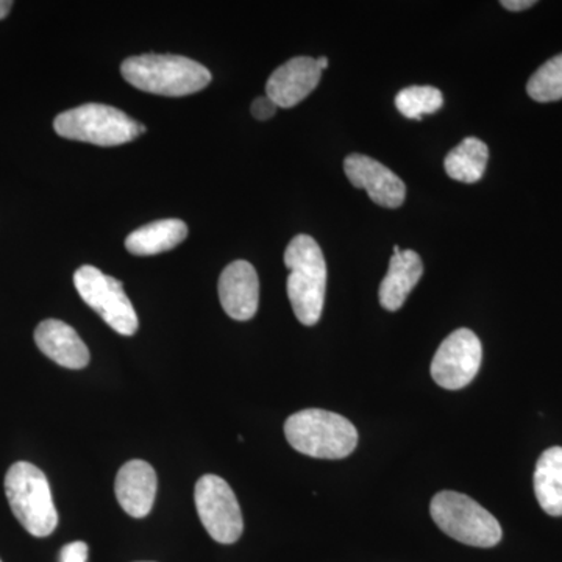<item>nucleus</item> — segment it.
<instances>
[{
  "label": "nucleus",
  "mask_w": 562,
  "mask_h": 562,
  "mask_svg": "<svg viewBox=\"0 0 562 562\" xmlns=\"http://www.w3.org/2000/svg\"><path fill=\"white\" fill-rule=\"evenodd\" d=\"M121 74L132 87L150 94L183 98L205 90L211 72L201 63L180 55L144 54L127 58Z\"/></svg>",
  "instance_id": "obj_1"
},
{
  "label": "nucleus",
  "mask_w": 562,
  "mask_h": 562,
  "mask_svg": "<svg viewBox=\"0 0 562 562\" xmlns=\"http://www.w3.org/2000/svg\"><path fill=\"white\" fill-rule=\"evenodd\" d=\"M290 269L286 290L295 317L306 327L319 322L327 291V262L319 244L308 235H299L284 251Z\"/></svg>",
  "instance_id": "obj_2"
},
{
  "label": "nucleus",
  "mask_w": 562,
  "mask_h": 562,
  "mask_svg": "<svg viewBox=\"0 0 562 562\" xmlns=\"http://www.w3.org/2000/svg\"><path fill=\"white\" fill-rule=\"evenodd\" d=\"M292 449L317 460H342L358 446L355 425L341 414L325 409H303L284 424Z\"/></svg>",
  "instance_id": "obj_3"
},
{
  "label": "nucleus",
  "mask_w": 562,
  "mask_h": 562,
  "mask_svg": "<svg viewBox=\"0 0 562 562\" xmlns=\"http://www.w3.org/2000/svg\"><path fill=\"white\" fill-rule=\"evenodd\" d=\"M7 501L18 522L35 538H46L58 525V513L52 501L49 482L31 462L11 465L5 476Z\"/></svg>",
  "instance_id": "obj_4"
},
{
  "label": "nucleus",
  "mask_w": 562,
  "mask_h": 562,
  "mask_svg": "<svg viewBox=\"0 0 562 562\" xmlns=\"http://www.w3.org/2000/svg\"><path fill=\"white\" fill-rule=\"evenodd\" d=\"M54 128L61 138L101 147L121 146L147 132L143 124L133 121L124 111L103 103H85L58 114Z\"/></svg>",
  "instance_id": "obj_5"
},
{
  "label": "nucleus",
  "mask_w": 562,
  "mask_h": 562,
  "mask_svg": "<svg viewBox=\"0 0 562 562\" xmlns=\"http://www.w3.org/2000/svg\"><path fill=\"white\" fill-rule=\"evenodd\" d=\"M432 520L447 536L465 546L491 549L502 541L501 524L487 509L460 492L443 491L432 497Z\"/></svg>",
  "instance_id": "obj_6"
},
{
  "label": "nucleus",
  "mask_w": 562,
  "mask_h": 562,
  "mask_svg": "<svg viewBox=\"0 0 562 562\" xmlns=\"http://www.w3.org/2000/svg\"><path fill=\"white\" fill-rule=\"evenodd\" d=\"M74 284L83 302L114 331L124 336H133L138 331V314L120 280L105 276L94 266H81L74 273Z\"/></svg>",
  "instance_id": "obj_7"
},
{
  "label": "nucleus",
  "mask_w": 562,
  "mask_h": 562,
  "mask_svg": "<svg viewBox=\"0 0 562 562\" xmlns=\"http://www.w3.org/2000/svg\"><path fill=\"white\" fill-rule=\"evenodd\" d=\"M195 509L211 538L225 546L239 541L244 530L243 513L235 492L224 479L203 475L195 483Z\"/></svg>",
  "instance_id": "obj_8"
},
{
  "label": "nucleus",
  "mask_w": 562,
  "mask_h": 562,
  "mask_svg": "<svg viewBox=\"0 0 562 562\" xmlns=\"http://www.w3.org/2000/svg\"><path fill=\"white\" fill-rule=\"evenodd\" d=\"M483 360L479 336L460 328L447 336L431 361V376L443 390L458 391L475 379Z\"/></svg>",
  "instance_id": "obj_9"
},
{
  "label": "nucleus",
  "mask_w": 562,
  "mask_h": 562,
  "mask_svg": "<svg viewBox=\"0 0 562 562\" xmlns=\"http://www.w3.org/2000/svg\"><path fill=\"white\" fill-rule=\"evenodd\" d=\"M344 171L355 188L368 191L369 198L384 209H398L406 198V187L382 162L368 155H349L344 161Z\"/></svg>",
  "instance_id": "obj_10"
},
{
  "label": "nucleus",
  "mask_w": 562,
  "mask_h": 562,
  "mask_svg": "<svg viewBox=\"0 0 562 562\" xmlns=\"http://www.w3.org/2000/svg\"><path fill=\"white\" fill-rule=\"evenodd\" d=\"M321 76L316 58H291L273 70L266 83V95L280 109H292L316 90Z\"/></svg>",
  "instance_id": "obj_11"
},
{
  "label": "nucleus",
  "mask_w": 562,
  "mask_h": 562,
  "mask_svg": "<svg viewBox=\"0 0 562 562\" xmlns=\"http://www.w3.org/2000/svg\"><path fill=\"white\" fill-rule=\"evenodd\" d=\"M220 301L235 321H250L260 303V280L249 261H233L220 277Z\"/></svg>",
  "instance_id": "obj_12"
},
{
  "label": "nucleus",
  "mask_w": 562,
  "mask_h": 562,
  "mask_svg": "<svg viewBox=\"0 0 562 562\" xmlns=\"http://www.w3.org/2000/svg\"><path fill=\"white\" fill-rule=\"evenodd\" d=\"M158 480L149 462L133 460L117 472L114 492L121 508L135 519L149 516L157 497Z\"/></svg>",
  "instance_id": "obj_13"
},
{
  "label": "nucleus",
  "mask_w": 562,
  "mask_h": 562,
  "mask_svg": "<svg viewBox=\"0 0 562 562\" xmlns=\"http://www.w3.org/2000/svg\"><path fill=\"white\" fill-rule=\"evenodd\" d=\"M35 342L47 358L61 368L79 371L90 364V350L87 344L81 341L77 331L66 322L58 319L41 322L35 330Z\"/></svg>",
  "instance_id": "obj_14"
},
{
  "label": "nucleus",
  "mask_w": 562,
  "mask_h": 562,
  "mask_svg": "<svg viewBox=\"0 0 562 562\" xmlns=\"http://www.w3.org/2000/svg\"><path fill=\"white\" fill-rule=\"evenodd\" d=\"M424 276V262L414 250H401L391 257L390 269L380 284V305L387 312H398L409 292Z\"/></svg>",
  "instance_id": "obj_15"
},
{
  "label": "nucleus",
  "mask_w": 562,
  "mask_h": 562,
  "mask_svg": "<svg viewBox=\"0 0 562 562\" xmlns=\"http://www.w3.org/2000/svg\"><path fill=\"white\" fill-rule=\"evenodd\" d=\"M187 238L188 225L183 221L162 220L132 232L125 239V247L132 255L150 257L176 249Z\"/></svg>",
  "instance_id": "obj_16"
},
{
  "label": "nucleus",
  "mask_w": 562,
  "mask_h": 562,
  "mask_svg": "<svg viewBox=\"0 0 562 562\" xmlns=\"http://www.w3.org/2000/svg\"><path fill=\"white\" fill-rule=\"evenodd\" d=\"M535 492L543 512L553 517L562 516V447H552L539 458Z\"/></svg>",
  "instance_id": "obj_17"
},
{
  "label": "nucleus",
  "mask_w": 562,
  "mask_h": 562,
  "mask_svg": "<svg viewBox=\"0 0 562 562\" xmlns=\"http://www.w3.org/2000/svg\"><path fill=\"white\" fill-rule=\"evenodd\" d=\"M487 160L490 149L486 144L479 138H465L447 155L443 168L450 179L462 183H476L486 172Z\"/></svg>",
  "instance_id": "obj_18"
},
{
  "label": "nucleus",
  "mask_w": 562,
  "mask_h": 562,
  "mask_svg": "<svg viewBox=\"0 0 562 562\" xmlns=\"http://www.w3.org/2000/svg\"><path fill=\"white\" fill-rule=\"evenodd\" d=\"M532 101L547 103L562 99V54L543 63L527 83Z\"/></svg>",
  "instance_id": "obj_19"
},
{
  "label": "nucleus",
  "mask_w": 562,
  "mask_h": 562,
  "mask_svg": "<svg viewBox=\"0 0 562 562\" xmlns=\"http://www.w3.org/2000/svg\"><path fill=\"white\" fill-rule=\"evenodd\" d=\"M442 92L435 87H409L398 92L395 106L408 120L420 121L424 114L442 109Z\"/></svg>",
  "instance_id": "obj_20"
},
{
  "label": "nucleus",
  "mask_w": 562,
  "mask_h": 562,
  "mask_svg": "<svg viewBox=\"0 0 562 562\" xmlns=\"http://www.w3.org/2000/svg\"><path fill=\"white\" fill-rule=\"evenodd\" d=\"M277 109H279V106H277L268 95H262V98L255 99L254 103H251L250 111L255 120L268 121L277 113Z\"/></svg>",
  "instance_id": "obj_21"
},
{
  "label": "nucleus",
  "mask_w": 562,
  "mask_h": 562,
  "mask_svg": "<svg viewBox=\"0 0 562 562\" xmlns=\"http://www.w3.org/2000/svg\"><path fill=\"white\" fill-rule=\"evenodd\" d=\"M88 546L85 542H72L63 547L60 562H87Z\"/></svg>",
  "instance_id": "obj_22"
},
{
  "label": "nucleus",
  "mask_w": 562,
  "mask_h": 562,
  "mask_svg": "<svg viewBox=\"0 0 562 562\" xmlns=\"http://www.w3.org/2000/svg\"><path fill=\"white\" fill-rule=\"evenodd\" d=\"M501 5L509 11H524L535 7L536 2L535 0H502Z\"/></svg>",
  "instance_id": "obj_23"
},
{
  "label": "nucleus",
  "mask_w": 562,
  "mask_h": 562,
  "mask_svg": "<svg viewBox=\"0 0 562 562\" xmlns=\"http://www.w3.org/2000/svg\"><path fill=\"white\" fill-rule=\"evenodd\" d=\"M11 7H13V2H10V0H0V21L9 16Z\"/></svg>",
  "instance_id": "obj_24"
},
{
  "label": "nucleus",
  "mask_w": 562,
  "mask_h": 562,
  "mask_svg": "<svg viewBox=\"0 0 562 562\" xmlns=\"http://www.w3.org/2000/svg\"><path fill=\"white\" fill-rule=\"evenodd\" d=\"M316 61H317V66H319V68L322 70L324 69H327L328 68V60H327V57H319V58H316Z\"/></svg>",
  "instance_id": "obj_25"
},
{
  "label": "nucleus",
  "mask_w": 562,
  "mask_h": 562,
  "mask_svg": "<svg viewBox=\"0 0 562 562\" xmlns=\"http://www.w3.org/2000/svg\"><path fill=\"white\" fill-rule=\"evenodd\" d=\"M398 251H401V247L394 246V254H398Z\"/></svg>",
  "instance_id": "obj_26"
},
{
  "label": "nucleus",
  "mask_w": 562,
  "mask_h": 562,
  "mask_svg": "<svg viewBox=\"0 0 562 562\" xmlns=\"http://www.w3.org/2000/svg\"><path fill=\"white\" fill-rule=\"evenodd\" d=\"M0 562H2V561H0Z\"/></svg>",
  "instance_id": "obj_27"
}]
</instances>
